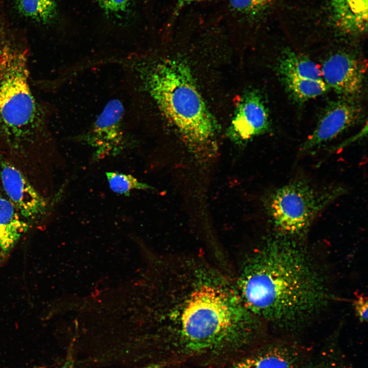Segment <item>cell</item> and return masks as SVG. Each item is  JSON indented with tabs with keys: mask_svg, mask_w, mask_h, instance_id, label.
I'll list each match as a JSON object with an SVG mask.
<instances>
[{
	"mask_svg": "<svg viewBox=\"0 0 368 368\" xmlns=\"http://www.w3.org/2000/svg\"><path fill=\"white\" fill-rule=\"evenodd\" d=\"M181 263L176 265L168 318L183 347L200 352L239 346L251 315L238 289L205 263Z\"/></svg>",
	"mask_w": 368,
	"mask_h": 368,
	"instance_id": "1",
	"label": "cell"
},
{
	"mask_svg": "<svg viewBox=\"0 0 368 368\" xmlns=\"http://www.w3.org/2000/svg\"><path fill=\"white\" fill-rule=\"evenodd\" d=\"M306 258L282 239L272 240L256 252L239 282L238 291L249 311L275 320L313 311L324 290Z\"/></svg>",
	"mask_w": 368,
	"mask_h": 368,
	"instance_id": "2",
	"label": "cell"
},
{
	"mask_svg": "<svg viewBox=\"0 0 368 368\" xmlns=\"http://www.w3.org/2000/svg\"><path fill=\"white\" fill-rule=\"evenodd\" d=\"M29 54L25 44L0 36V150L33 178L51 139L45 108L30 85Z\"/></svg>",
	"mask_w": 368,
	"mask_h": 368,
	"instance_id": "3",
	"label": "cell"
},
{
	"mask_svg": "<svg viewBox=\"0 0 368 368\" xmlns=\"http://www.w3.org/2000/svg\"><path fill=\"white\" fill-rule=\"evenodd\" d=\"M146 89L165 116L188 139L211 137L216 124L183 61L166 59L142 68Z\"/></svg>",
	"mask_w": 368,
	"mask_h": 368,
	"instance_id": "4",
	"label": "cell"
},
{
	"mask_svg": "<svg viewBox=\"0 0 368 368\" xmlns=\"http://www.w3.org/2000/svg\"><path fill=\"white\" fill-rule=\"evenodd\" d=\"M344 193L340 186L317 188L303 179L274 190L266 201L269 216L283 235L303 233L315 217Z\"/></svg>",
	"mask_w": 368,
	"mask_h": 368,
	"instance_id": "5",
	"label": "cell"
},
{
	"mask_svg": "<svg viewBox=\"0 0 368 368\" xmlns=\"http://www.w3.org/2000/svg\"><path fill=\"white\" fill-rule=\"evenodd\" d=\"M0 185L19 214L32 227L42 221L52 203L0 150Z\"/></svg>",
	"mask_w": 368,
	"mask_h": 368,
	"instance_id": "6",
	"label": "cell"
},
{
	"mask_svg": "<svg viewBox=\"0 0 368 368\" xmlns=\"http://www.w3.org/2000/svg\"><path fill=\"white\" fill-rule=\"evenodd\" d=\"M320 69L328 87L344 97H351L361 91L366 64L352 54L338 52L329 55Z\"/></svg>",
	"mask_w": 368,
	"mask_h": 368,
	"instance_id": "7",
	"label": "cell"
},
{
	"mask_svg": "<svg viewBox=\"0 0 368 368\" xmlns=\"http://www.w3.org/2000/svg\"><path fill=\"white\" fill-rule=\"evenodd\" d=\"M124 114L122 102L117 99L110 100L97 117L90 130L83 136L85 142L95 148L97 158H102L121 149Z\"/></svg>",
	"mask_w": 368,
	"mask_h": 368,
	"instance_id": "8",
	"label": "cell"
},
{
	"mask_svg": "<svg viewBox=\"0 0 368 368\" xmlns=\"http://www.w3.org/2000/svg\"><path fill=\"white\" fill-rule=\"evenodd\" d=\"M360 106L352 100L345 99L332 104L324 112L316 128L301 147L307 152L328 142L360 119Z\"/></svg>",
	"mask_w": 368,
	"mask_h": 368,
	"instance_id": "9",
	"label": "cell"
},
{
	"mask_svg": "<svg viewBox=\"0 0 368 368\" xmlns=\"http://www.w3.org/2000/svg\"><path fill=\"white\" fill-rule=\"evenodd\" d=\"M269 129L268 113L261 97L255 93L245 95L239 103L229 128L236 140L245 141Z\"/></svg>",
	"mask_w": 368,
	"mask_h": 368,
	"instance_id": "10",
	"label": "cell"
},
{
	"mask_svg": "<svg viewBox=\"0 0 368 368\" xmlns=\"http://www.w3.org/2000/svg\"><path fill=\"white\" fill-rule=\"evenodd\" d=\"M31 227L7 197L0 185V264L8 259Z\"/></svg>",
	"mask_w": 368,
	"mask_h": 368,
	"instance_id": "11",
	"label": "cell"
},
{
	"mask_svg": "<svg viewBox=\"0 0 368 368\" xmlns=\"http://www.w3.org/2000/svg\"><path fill=\"white\" fill-rule=\"evenodd\" d=\"M334 19L342 32L358 34L367 25V0H330Z\"/></svg>",
	"mask_w": 368,
	"mask_h": 368,
	"instance_id": "12",
	"label": "cell"
},
{
	"mask_svg": "<svg viewBox=\"0 0 368 368\" xmlns=\"http://www.w3.org/2000/svg\"><path fill=\"white\" fill-rule=\"evenodd\" d=\"M278 71L283 79L306 78L323 80L320 68L307 57L292 51H286L278 64Z\"/></svg>",
	"mask_w": 368,
	"mask_h": 368,
	"instance_id": "13",
	"label": "cell"
},
{
	"mask_svg": "<svg viewBox=\"0 0 368 368\" xmlns=\"http://www.w3.org/2000/svg\"><path fill=\"white\" fill-rule=\"evenodd\" d=\"M294 361L287 349L277 348L246 358L229 368H293Z\"/></svg>",
	"mask_w": 368,
	"mask_h": 368,
	"instance_id": "14",
	"label": "cell"
},
{
	"mask_svg": "<svg viewBox=\"0 0 368 368\" xmlns=\"http://www.w3.org/2000/svg\"><path fill=\"white\" fill-rule=\"evenodd\" d=\"M274 0H227L229 12L237 20L251 22L261 18Z\"/></svg>",
	"mask_w": 368,
	"mask_h": 368,
	"instance_id": "15",
	"label": "cell"
},
{
	"mask_svg": "<svg viewBox=\"0 0 368 368\" xmlns=\"http://www.w3.org/2000/svg\"><path fill=\"white\" fill-rule=\"evenodd\" d=\"M16 6L22 15L42 24L52 21L57 12V0H16Z\"/></svg>",
	"mask_w": 368,
	"mask_h": 368,
	"instance_id": "16",
	"label": "cell"
},
{
	"mask_svg": "<svg viewBox=\"0 0 368 368\" xmlns=\"http://www.w3.org/2000/svg\"><path fill=\"white\" fill-rule=\"evenodd\" d=\"M283 80L292 96L302 101L318 97L328 88L323 80L287 78Z\"/></svg>",
	"mask_w": 368,
	"mask_h": 368,
	"instance_id": "17",
	"label": "cell"
},
{
	"mask_svg": "<svg viewBox=\"0 0 368 368\" xmlns=\"http://www.w3.org/2000/svg\"><path fill=\"white\" fill-rule=\"evenodd\" d=\"M106 175L110 190L119 195L129 196L133 190L152 189L151 186L140 181L130 174L119 172H107Z\"/></svg>",
	"mask_w": 368,
	"mask_h": 368,
	"instance_id": "18",
	"label": "cell"
},
{
	"mask_svg": "<svg viewBox=\"0 0 368 368\" xmlns=\"http://www.w3.org/2000/svg\"><path fill=\"white\" fill-rule=\"evenodd\" d=\"M102 11L107 16L120 18L128 11L131 0H96Z\"/></svg>",
	"mask_w": 368,
	"mask_h": 368,
	"instance_id": "19",
	"label": "cell"
},
{
	"mask_svg": "<svg viewBox=\"0 0 368 368\" xmlns=\"http://www.w3.org/2000/svg\"><path fill=\"white\" fill-rule=\"evenodd\" d=\"M354 307L356 313L361 321H366L367 319V298L361 294L357 296L354 300Z\"/></svg>",
	"mask_w": 368,
	"mask_h": 368,
	"instance_id": "20",
	"label": "cell"
},
{
	"mask_svg": "<svg viewBox=\"0 0 368 368\" xmlns=\"http://www.w3.org/2000/svg\"><path fill=\"white\" fill-rule=\"evenodd\" d=\"M61 368H75V359L73 348L70 347L67 351L65 360Z\"/></svg>",
	"mask_w": 368,
	"mask_h": 368,
	"instance_id": "21",
	"label": "cell"
},
{
	"mask_svg": "<svg viewBox=\"0 0 368 368\" xmlns=\"http://www.w3.org/2000/svg\"><path fill=\"white\" fill-rule=\"evenodd\" d=\"M209 1L210 0H176V6L175 7L174 13L175 15H176L181 9L192 3L206 2Z\"/></svg>",
	"mask_w": 368,
	"mask_h": 368,
	"instance_id": "22",
	"label": "cell"
},
{
	"mask_svg": "<svg viewBox=\"0 0 368 368\" xmlns=\"http://www.w3.org/2000/svg\"><path fill=\"white\" fill-rule=\"evenodd\" d=\"M165 365L162 363H154L136 368H165Z\"/></svg>",
	"mask_w": 368,
	"mask_h": 368,
	"instance_id": "23",
	"label": "cell"
}]
</instances>
